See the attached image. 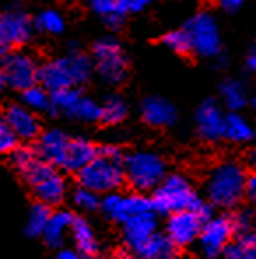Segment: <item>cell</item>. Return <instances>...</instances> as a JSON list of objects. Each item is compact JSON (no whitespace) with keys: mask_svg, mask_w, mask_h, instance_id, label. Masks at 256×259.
<instances>
[{"mask_svg":"<svg viewBox=\"0 0 256 259\" xmlns=\"http://www.w3.org/2000/svg\"><path fill=\"white\" fill-rule=\"evenodd\" d=\"M91 75H93L91 56L81 51H68L67 55L41 63L37 84H41L49 93H56L60 90L86 84Z\"/></svg>","mask_w":256,"mask_h":259,"instance_id":"1","label":"cell"},{"mask_svg":"<svg viewBox=\"0 0 256 259\" xmlns=\"http://www.w3.org/2000/svg\"><path fill=\"white\" fill-rule=\"evenodd\" d=\"M247 174L239 161H221L214 165L205 179V194L212 207L234 208L246 196Z\"/></svg>","mask_w":256,"mask_h":259,"instance_id":"2","label":"cell"},{"mask_svg":"<svg viewBox=\"0 0 256 259\" xmlns=\"http://www.w3.org/2000/svg\"><path fill=\"white\" fill-rule=\"evenodd\" d=\"M200 196L195 191L192 181L185 174H167L153 191L151 208L155 214L170 215L182 210H195L200 203Z\"/></svg>","mask_w":256,"mask_h":259,"instance_id":"3","label":"cell"},{"mask_svg":"<svg viewBox=\"0 0 256 259\" xmlns=\"http://www.w3.org/2000/svg\"><path fill=\"white\" fill-rule=\"evenodd\" d=\"M125 179L130 188L144 194L155 191L167 175V163L158 152L133 151L123 158Z\"/></svg>","mask_w":256,"mask_h":259,"instance_id":"4","label":"cell"},{"mask_svg":"<svg viewBox=\"0 0 256 259\" xmlns=\"http://www.w3.org/2000/svg\"><path fill=\"white\" fill-rule=\"evenodd\" d=\"M93 72L107 86H120L128 74V60L123 46L113 35L100 37L91 46Z\"/></svg>","mask_w":256,"mask_h":259,"instance_id":"5","label":"cell"},{"mask_svg":"<svg viewBox=\"0 0 256 259\" xmlns=\"http://www.w3.org/2000/svg\"><path fill=\"white\" fill-rule=\"evenodd\" d=\"M125 158V156H123ZM123 158L111 159L104 156H97L88 166L76 174L79 188L90 189V191L100 194L120 193V189L125 186V168Z\"/></svg>","mask_w":256,"mask_h":259,"instance_id":"6","label":"cell"},{"mask_svg":"<svg viewBox=\"0 0 256 259\" xmlns=\"http://www.w3.org/2000/svg\"><path fill=\"white\" fill-rule=\"evenodd\" d=\"M23 177L32 189L35 200L46 207H58L67 198L68 184L65 175L58 168L41 161V159Z\"/></svg>","mask_w":256,"mask_h":259,"instance_id":"7","label":"cell"},{"mask_svg":"<svg viewBox=\"0 0 256 259\" xmlns=\"http://www.w3.org/2000/svg\"><path fill=\"white\" fill-rule=\"evenodd\" d=\"M39 67L41 63L35 56L23 49H13L0 60V74L6 88H13L16 91H25L30 86L37 84Z\"/></svg>","mask_w":256,"mask_h":259,"instance_id":"8","label":"cell"},{"mask_svg":"<svg viewBox=\"0 0 256 259\" xmlns=\"http://www.w3.org/2000/svg\"><path fill=\"white\" fill-rule=\"evenodd\" d=\"M185 30L192 42V51L204 58H214L221 55V35L216 18L207 11L193 14L185 25Z\"/></svg>","mask_w":256,"mask_h":259,"instance_id":"9","label":"cell"},{"mask_svg":"<svg viewBox=\"0 0 256 259\" xmlns=\"http://www.w3.org/2000/svg\"><path fill=\"white\" fill-rule=\"evenodd\" d=\"M234 230H232L230 217L214 215L211 221L204 223L198 237L200 252L205 259H220L225 247L230 243Z\"/></svg>","mask_w":256,"mask_h":259,"instance_id":"10","label":"cell"},{"mask_svg":"<svg viewBox=\"0 0 256 259\" xmlns=\"http://www.w3.org/2000/svg\"><path fill=\"white\" fill-rule=\"evenodd\" d=\"M204 223L197 215L195 210H182L175 212L167 217L165 223V235L172 240L177 249L192 245L200 237V231Z\"/></svg>","mask_w":256,"mask_h":259,"instance_id":"11","label":"cell"},{"mask_svg":"<svg viewBox=\"0 0 256 259\" xmlns=\"http://www.w3.org/2000/svg\"><path fill=\"white\" fill-rule=\"evenodd\" d=\"M2 121L18 137V140H37V137L43 133V123L39 116L23 104L7 105L6 110H2Z\"/></svg>","mask_w":256,"mask_h":259,"instance_id":"12","label":"cell"},{"mask_svg":"<svg viewBox=\"0 0 256 259\" xmlns=\"http://www.w3.org/2000/svg\"><path fill=\"white\" fill-rule=\"evenodd\" d=\"M68 140H70V137H68L63 130L48 128V130H43V133L37 137L33 149H35L41 161L48 163V165L60 170L62 168Z\"/></svg>","mask_w":256,"mask_h":259,"instance_id":"13","label":"cell"},{"mask_svg":"<svg viewBox=\"0 0 256 259\" xmlns=\"http://www.w3.org/2000/svg\"><path fill=\"white\" fill-rule=\"evenodd\" d=\"M225 114L216 100H205L195 114L198 135L207 142L225 139Z\"/></svg>","mask_w":256,"mask_h":259,"instance_id":"14","label":"cell"},{"mask_svg":"<svg viewBox=\"0 0 256 259\" xmlns=\"http://www.w3.org/2000/svg\"><path fill=\"white\" fill-rule=\"evenodd\" d=\"M155 233H158V217L155 212L130 217L127 223H123V231H121L123 247L133 252Z\"/></svg>","mask_w":256,"mask_h":259,"instance_id":"15","label":"cell"},{"mask_svg":"<svg viewBox=\"0 0 256 259\" xmlns=\"http://www.w3.org/2000/svg\"><path fill=\"white\" fill-rule=\"evenodd\" d=\"M2 25L11 48L26 44L33 37V18L21 7H11L2 13Z\"/></svg>","mask_w":256,"mask_h":259,"instance_id":"16","label":"cell"},{"mask_svg":"<svg viewBox=\"0 0 256 259\" xmlns=\"http://www.w3.org/2000/svg\"><path fill=\"white\" fill-rule=\"evenodd\" d=\"M97 149L98 146H95L91 140L83 139V137H74L67 144V151H65V158L60 170L79 174L85 166H88L97 158Z\"/></svg>","mask_w":256,"mask_h":259,"instance_id":"17","label":"cell"},{"mask_svg":"<svg viewBox=\"0 0 256 259\" xmlns=\"http://www.w3.org/2000/svg\"><path fill=\"white\" fill-rule=\"evenodd\" d=\"M140 114H142L144 123L155 128H167L177 121V110L169 100L163 97H151L144 98L140 104Z\"/></svg>","mask_w":256,"mask_h":259,"instance_id":"18","label":"cell"},{"mask_svg":"<svg viewBox=\"0 0 256 259\" xmlns=\"http://www.w3.org/2000/svg\"><path fill=\"white\" fill-rule=\"evenodd\" d=\"M74 219L76 214L72 210H67V208H56V210H53L43 235L46 245L53 247V249H60L63 245L65 238H67V235L70 233Z\"/></svg>","mask_w":256,"mask_h":259,"instance_id":"19","label":"cell"},{"mask_svg":"<svg viewBox=\"0 0 256 259\" xmlns=\"http://www.w3.org/2000/svg\"><path fill=\"white\" fill-rule=\"evenodd\" d=\"M70 237L72 242L76 245V250H78L81 256L95 259L100 252V243H98V238L95 235L91 224L88 223L85 217L76 215L74 224L70 228Z\"/></svg>","mask_w":256,"mask_h":259,"instance_id":"20","label":"cell"},{"mask_svg":"<svg viewBox=\"0 0 256 259\" xmlns=\"http://www.w3.org/2000/svg\"><path fill=\"white\" fill-rule=\"evenodd\" d=\"M132 254L135 259H177L179 249L165 233L158 231Z\"/></svg>","mask_w":256,"mask_h":259,"instance_id":"21","label":"cell"},{"mask_svg":"<svg viewBox=\"0 0 256 259\" xmlns=\"http://www.w3.org/2000/svg\"><path fill=\"white\" fill-rule=\"evenodd\" d=\"M221 100L232 112H239L247 102V88L239 79H227L220 88Z\"/></svg>","mask_w":256,"mask_h":259,"instance_id":"22","label":"cell"},{"mask_svg":"<svg viewBox=\"0 0 256 259\" xmlns=\"http://www.w3.org/2000/svg\"><path fill=\"white\" fill-rule=\"evenodd\" d=\"M100 107H102L100 123L109 124V126L123 123L128 116V104L120 95H109L100 104Z\"/></svg>","mask_w":256,"mask_h":259,"instance_id":"23","label":"cell"},{"mask_svg":"<svg viewBox=\"0 0 256 259\" xmlns=\"http://www.w3.org/2000/svg\"><path fill=\"white\" fill-rule=\"evenodd\" d=\"M21 104L35 114L51 112V93L41 84H33L28 90L21 91Z\"/></svg>","mask_w":256,"mask_h":259,"instance_id":"24","label":"cell"},{"mask_svg":"<svg viewBox=\"0 0 256 259\" xmlns=\"http://www.w3.org/2000/svg\"><path fill=\"white\" fill-rule=\"evenodd\" d=\"M65 16L58 9H43L33 18V28L49 35H60L65 32Z\"/></svg>","mask_w":256,"mask_h":259,"instance_id":"25","label":"cell"},{"mask_svg":"<svg viewBox=\"0 0 256 259\" xmlns=\"http://www.w3.org/2000/svg\"><path fill=\"white\" fill-rule=\"evenodd\" d=\"M225 139L235 144H242L253 139V128L239 112H232L225 117Z\"/></svg>","mask_w":256,"mask_h":259,"instance_id":"26","label":"cell"},{"mask_svg":"<svg viewBox=\"0 0 256 259\" xmlns=\"http://www.w3.org/2000/svg\"><path fill=\"white\" fill-rule=\"evenodd\" d=\"M67 117L76 121H83V123H100L102 119V107L97 100L83 95L78 100V104L72 107Z\"/></svg>","mask_w":256,"mask_h":259,"instance_id":"27","label":"cell"},{"mask_svg":"<svg viewBox=\"0 0 256 259\" xmlns=\"http://www.w3.org/2000/svg\"><path fill=\"white\" fill-rule=\"evenodd\" d=\"M51 212L53 210L49 207L35 201L30 207L28 217H26V224H25L26 235H30V237H43L46 226L49 223V217H51Z\"/></svg>","mask_w":256,"mask_h":259,"instance_id":"28","label":"cell"},{"mask_svg":"<svg viewBox=\"0 0 256 259\" xmlns=\"http://www.w3.org/2000/svg\"><path fill=\"white\" fill-rule=\"evenodd\" d=\"M81 97L83 93L79 88H67V90H60L56 93H51V112L49 114L51 116H58V114L67 116Z\"/></svg>","mask_w":256,"mask_h":259,"instance_id":"29","label":"cell"},{"mask_svg":"<svg viewBox=\"0 0 256 259\" xmlns=\"http://www.w3.org/2000/svg\"><path fill=\"white\" fill-rule=\"evenodd\" d=\"M232 230L240 240L249 238L256 231V212L253 208H240L230 215Z\"/></svg>","mask_w":256,"mask_h":259,"instance_id":"30","label":"cell"},{"mask_svg":"<svg viewBox=\"0 0 256 259\" xmlns=\"http://www.w3.org/2000/svg\"><path fill=\"white\" fill-rule=\"evenodd\" d=\"M39 161V156H37L33 146H28V144H20L13 152L9 154V163L14 170H18L21 175H25L32 168L35 163Z\"/></svg>","mask_w":256,"mask_h":259,"instance_id":"31","label":"cell"},{"mask_svg":"<svg viewBox=\"0 0 256 259\" xmlns=\"http://www.w3.org/2000/svg\"><path fill=\"white\" fill-rule=\"evenodd\" d=\"M100 210L116 223L123 224L128 221L127 212H125V194L121 193L104 194V198H100Z\"/></svg>","mask_w":256,"mask_h":259,"instance_id":"32","label":"cell"},{"mask_svg":"<svg viewBox=\"0 0 256 259\" xmlns=\"http://www.w3.org/2000/svg\"><path fill=\"white\" fill-rule=\"evenodd\" d=\"M162 44L165 48H169L170 51L177 53V55H188V53H192V42H190V37L185 28L170 30L169 33H165L162 37Z\"/></svg>","mask_w":256,"mask_h":259,"instance_id":"33","label":"cell"},{"mask_svg":"<svg viewBox=\"0 0 256 259\" xmlns=\"http://www.w3.org/2000/svg\"><path fill=\"white\" fill-rule=\"evenodd\" d=\"M72 198V205L76 208H79L81 212H95L100 208V196L97 193L90 191L85 188H76L70 194Z\"/></svg>","mask_w":256,"mask_h":259,"instance_id":"34","label":"cell"},{"mask_svg":"<svg viewBox=\"0 0 256 259\" xmlns=\"http://www.w3.org/2000/svg\"><path fill=\"white\" fill-rule=\"evenodd\" d=\"M18 146H20L18 137L11 132V128L4 121H0V154L9 156Z\"/></svg>","mask_w":256,"mask_h":259,"instance_id":"35","label":"cell"},{"mask_svg":"<svg viewBox=\"0 0 256 259\" xmlns=\"http://www.w3.org/2000/svg\"><path fill=\"white\" fill-rule=\"evenodd\" d=\"M148 6H150V2H148V0H116L118 13H121L125 18H127L128 14L142 13Z\"/></svg>","mask_w":256,"mask_h":259,"instance_id":"36","label":"cell"},{"mask_svg":"<svg viewBox=\"0 0 256 259\" xmlns=\"http://www.w3.org/2000/svg\"><path fill=\"white\" fill-rule=\"evenodd\" d=\"M247 238L244 240H235V242H230L225 250L221 252V259H244V254H246V247H247Z\"/></svg>","mask_w":256,"mask_h":259,"instance_id":"37","label":"cell"},{"mask_svg":"<svg viewBox=\"0 0 256 259\" xmlns=\"http://www.w3.org/2000/svg\"><path fill=\"white\" fill-rule=\"evenodd\" d=\"M90 7L95 14L102 16V20L116 13V0H91Z\"/></svg>","mask_w":256,"mask_h":259,"instance_id":"38","label":"cell"},{"mask_svg":"<svg viewBox=\"0 0 256 259\" xmlns=\"http://www.w3.org/2000/svg\"><path fill=\"white\" fill-rule=\"evenodd\" d=\"M125 21H127V18H125L121 13H118V9H116V13H113L111 16L104 18L105 26H107L109 30H113V32H118V30L123 28V26H125Z\"/></svg>","mask_w":256,"mask_h":259,"instance_id":"39","label":"cell"},{"mask_svg":"<svg viewBox=\"0 0 256 259\" xmlns=\"http://www.w3.org/2000/svg\"><path fill=\"white\" fill-rule=\"evenodd\" d=\"M97 156H104V158L118 159V158H123V152H121V149L118 146H113V144H104V146H98Z\"/></svg>","mask_w":256,"mask_h":259,"instance_id":"40","label":"cell"},{"mask_svg":"<svg viewBox=\"0 0 256 259\" xmlns=\"http://www.w3.org/2000/svg\"><path fill=\"white\" fill-rule=\"evenodd\" d=\"M246 196L253 205H256V172L253 170L251 174H247L246 179Z\"/></svg>","mask_w":256,"mask_h":259,"instance_id":"41","label":"cell"},{"mask_svg":"<svg viewBox=\"0 0 256 259\" xmlns=\"http://www.w3.org/2000/svg\"><path fill=\"white\" fill-rule=\"evenodd\" d=\"M195 212H197V215L200 217L202 223H207V221H211L214 217V208L211 203H205V201H200L198 203V207L195 208Z\"/></svg>","mask_w":256,"mask_h":259,"instance_id":"42","label":"cell"},{"mask_svg":"<svg viewBox=\"0 0 256 259\" xmlns=\"http://www.w3.org/2000/svg\"><path fill=\"white\" fill-rule=\"evenodd\" d=\"M220 7L225 11V13L234 14V13H237V11L240 9V7H242V2H240V0H221Z\"/></svg>","mask_w":256,"mask_h":259,"instance_id":"43","label":"cell"},{"mask_svg":"<svg viewBox=\"0 0 256 259\" xmlns=\"http://www.w3.org/2000/svg\"><path fill=\"white\" fill-rule=\"evenodd\" d=\"M56 259H90V257L81 256L76 249H62L56 254Z\"/></svg>","mask_w":256,"mask_h":259,"instance_id":"44","label":"cell"},{"mask_svg":"<svg viewBox=\"0 0 256 259\" xmlns=\"http://www.w3.org/2000/svg\"><path fill=\"white\" fill-rule=\"evenodd\" d=\"M246 68L249 72H254V74H256V48L251 49L249 55H247V58H246Z\"/></svg>","mask_w":256,"mask_h":259,"instance_id":"45","label":"cell"},{"mask_svg":"<svg viewBox=\"0 0 256 259\" xmlns=\"http://www.w3.org/2000/svg\"><path fill=\"white\" fill-rule=\"evenodd\" d=\"M116 259H133V254L130 252L128 249L121 247V249H118V250H116Z\"/></svg>","mask_w":256,"mask_h":259,"instance_id":"46","label":"cell"},{"mask_svg":"<svg viewBox=\"0 0 256 259\" xmlns=\"http://www.w3.org/2000/svg\"><path fill=\"white\" fill-rule=\"evenodd\" d=\"M249 242V240H247ZM244 259H256V247L251 245V243H247L246 247V254H244Z\"/></svg>","mask_w":256,"mask_h":259,"instance_id":"47","label":"cell"},{"mask_svg":"<svg viewBox=\"0 0 256 259\" xmlns=\"http://www.w3.org/2000/svg\"><path fill=\"white\" fill-rule=\"evenodd\" d=\"M247 161H249V165L254 168V172H256V149L253 152H249V156H247Z\"/></svg>","mask_w":256,"mask_h":259,"instance_id":"48","label":"cell"},{"mask_svg":"<svg viewBox=\"0 0 256 259\" xmlns=\"http://www.w3.org/2000/svg\"><path fill=\"white\" fill-rule=\"evenodd\" d=\"M247 240H249V243H251V245H254V247H256V231H254V233L251 235V237L247 238Z\"/></svg>","mask_w":256,"mask_h":259,"instance_id":"49","label":"cell"},{"mask_svg":"<svg viewBox=\"0 0 256 259\" xmlns=\"http://www.w3.org/2000/svg\"><path fill=\"white\" fill-rule=\"evenodd\" d=\"M6 88V82H4V77H2V74H0V90H4Z\"/></svg>","mask_w":256,"mask_h":259,"instance_id":"50","label":"cell"},{"mask_svg":"<svg viewBox=\"0 0 256 259\" xmlns=\"http://www.w3.org/2000/svg\"><path fill=\"white\" fill-rule=\"evenodd\" d=\"M253 107H254V110H256V97L253 98Z\"/></svg>","mask_w":256,"mask_h":259,"instance_id":"51","label":"cell"},{"mask_svg":"<svg viewBox=\"0 0 256 259\" xmlns=\"http://www.w3.org/2000/svg\"><path fill=\"white\" fill-rule=\"evenodd\" d=\"M0 121H2V110H0Z\"/></svg>","mask_w":256,"mask_h":259,"instance_id":"52","label":"cell"},{"mask_svg":"<svg viewBox=\"0 0 256 259\" xmlns=\"http://www.w3.org/2000/svg\"><path fill=\"white\" fill-rule=\"evenodd\" d=\"M0 16H2V13H0Z\"/></svg>","mask_w":256,"mask_h":259,"instance_id":"53","label":"cell"}]
</instances>
